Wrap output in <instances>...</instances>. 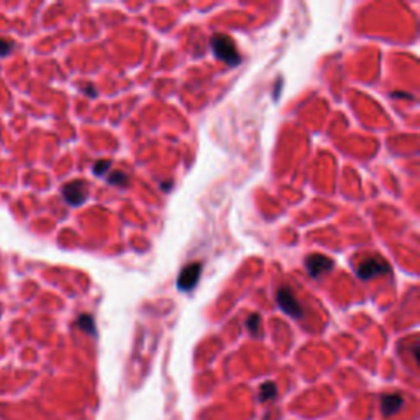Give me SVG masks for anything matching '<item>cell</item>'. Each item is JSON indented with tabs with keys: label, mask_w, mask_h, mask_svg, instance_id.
Here are the masks:
<instances>
[{
	"label": "cell",
	"mask_w": 420,
	"mask_h": 420,
	"mask_svg": "<svg viewBox=\"0 0 420 420\" xmlns=\"http://www.w3.org/2000/svg\"><path fill=\"white\" fill-rule=\"evenodd\" d=\"M210 48L214 51L215 58L223 61L228 66H237L240 64L241 58L238 54V49L235 46L233 40L225 35H214L210 38Z\"/></svg>",
	"instance_id": "6da1fadb"
},
{
	"label": "cell",
	"mask_w": 420,
	"mask_h": 420,
	"mask_svg": "<svg viewBox=\"0 0 420 420\" xmlns=\"http://www.w3.org/2000/svg\"><path fill=\"white\" fill-rule=\"evenodd\" d=\"M62 199L72 207H79L82 205L87 199V186L82 180H72V182H67L66 186H62L61 189Z\"/></svg>",
	"instance_id": "7a4b0ae2"
},
{
	"label": "cell",
	"mask_w": 420,
	"mask_h": 420,
	"mask_svg": "<svg viewBox=\"0 0 420 420\" xmlns=\"http://www.w3.org/2000/svg\"><path fill=\"white\" fill-rule=\"evenodd\" d=\"M276 300H278V305L281 307L286 314H289L291 317L294 319H300L302 317V307L299 305V302L292 294V291L289 287H281L276 294Z\"/></svg>",
	"instance_id": "3957f363"
},
{
	"label": "cell",
	"mask_w": 420,
	"mask_h": 420,
	"mask_svg": "<svg viewBox=\"0 0 420 420\" xmlns=\"http://www.w3.org/2000/svg\"><path fill=\"white\" fill-rule=\"evenodd\" d=\"M384 273H389V266L381 258H368L356 268V274L360 279H371Z\"/></svg>",
	"instance_id": "277c9868"
},
{
	"label": "cell",
	"mask_w": 420,
	"mask_h": 420,
	"mask_svg": "<svg viewBox=\"0 0 420 420\" xmlns=\"http://www.w3.org/2000/svg\"><path fill=\"white\" fill-rule=\"evenodd\" d=\"M200 273H202L200 263H191V264H187L186 268H182V271L179 273V278H178V289L179 291H191V289L199 282Z\"/></svg>",
	"instance_id": "5b68a950"
},
{
	"label": "cell",
	"mask_w": 420,
	"mask_h": 420,
	"mask_svg": "<svg viewBox=\"0 0 420 420\" xmlns=\"http://www.w3.org/2000/svg\"><path fill=\"white\" fill-rule=\"evenodd\" d=\"M305 268L312 278H320L323 273H327V271H330L333 268V261L330 258H327V256L315 253V255H310L305 258Z\"/></svg>",
	"instance_id": "8992f818"
},
{
	"label": "cell",
	"mask_w": 420,
	"mask_h": 420,
	"mask_svg": "<svg viewBox=\"0 0 420 420\" xmlns=\"http://www.w3.org/2000/svg\"><path fill=\"white\" fill-rule=\"evenodd\" d=\"M404 405V397L400 394H384L381 397V410L386 417L399 412Z\"/></svg>",
	"instance_id": "52a82bcc"
},
{
	"label": "cell",
	"mask_w": 420,
	"mask_h": 420,
	"mask_svg": "<svg viewBox=\"0 0 420 420\" xmlns=\"http://www.w3.org/2000/svg\"><path fill=\"white\" fill-rule=\"evenodd\" d=\"M78 327L80 330L90 333V335H96V322H94V319L89 314H82L78 319Z\"/></svg>",
	"instance_id": "ba28073f"
},
{
	"label": "cell",
	"mask_w": 420,
	"mask_h": 420,
	"mask_svg": "<svg viewBox=\"0 0 420 420\" xmlns=\"http://www.w3.org/2000/svg\"><path fill=\"white\" fill-rule=\"evenodd\" d=\"M107 180H108V184H112V186L125 187L126 184H128V176H126L125 173H121V171H114L112 174L107 176Z\"/></svg>",
	"instance_id": "9c48e42d"
},
{
	"label": "cell",
	"mask_w": 420,
	"mask_h": 420,
	"mask_svg": "<svg viewBox=\"0 0 420 420\" xmlns=\"http://www.w3.org/2000/svg\"><path fill=\"white\" fill-rule=\"evenodd\" d=\"M276 394H278V391L273 382H264V384L260 387V400H263V402L276 397Z\"/></svg>",
	"instance_id": "30bf717a"
},
{
	"label": "cell",
	"mask_w": 420,
	"mask_h": 420,
	"mask_svg": "<svg viewBox=\"0 0 420 420\" xmlns=\"http://www.w3.org/2000/svg\"><path fill=\"white\" fill-rule=\"evenodd\" d=\"M110 166H112V161H108V160H100V161H97L96 164H94V174L96 176H105L107 173H108V169H110Z\"/></svg>",
	"instance_id": "8fae6325"
},
{
	"label": "cell",
	"mask_w": 420,
	"mask_h": 420,
	"mask_svg": "<svg viewBox=\"0 0 420 420\" xmlns=\"http://www.w3.org/2000/svg\"><path fill=\"white\" fill-rule=\"evenodd\" d=\"M260 315H250V319L246 320V328L250 330L253 335H258V330H260Z\"/></svg>",
	"instance_id": "7c38bea8"
},
{
	"label": "cell",
	"mask_w": 420,
	"mask_h": 420,
	"mask_svg": "<svg viewBox=\"0 0 420 420\" xmlns=\"http://www.w3.org/2000/svg\"><path fill=\"white\" fill-rule=\"evenodd\" d=\"M15 48V43L10 40L0 38V56H7L8 53H12V49Z\"/></svg>",
	"instance_id": "4fadbf2b"
}]
</instances>
